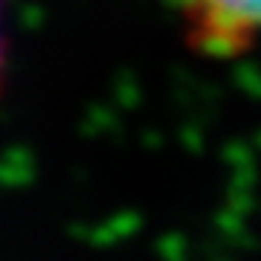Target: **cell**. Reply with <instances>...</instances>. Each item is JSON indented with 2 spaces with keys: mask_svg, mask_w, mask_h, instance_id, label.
Segmentation results:
<instances>
[{
  "mask_svg": "<svg viewBox=\"0 0 261 261\" xmlns=\"http://www.w3.org/2000/svg\"><path fill=\"white\" fill-rule=\"evenodd\" d=\"M186 44L209 58H235L261 41V0H171Z\"/></svg>",
  "mask_w": 261,
  "mask_h": 261,
  "instance_id": "1",
  "label": "cell"
},
{
  "mask_svg": "<svg viewBox=\"0 0 261 261\" xmlns=\"http://www.w3.org/2000/svg\"><path fill=\"white\" fill-rule=\"evenodd\" d=\"M3 82H6V38L0 29V93H3Z\"/></svg>",
  "mask_w": 261,
  "mask_h": 261,
  "instance_id": "2",
  "label": "cell"
}]
</instances>
